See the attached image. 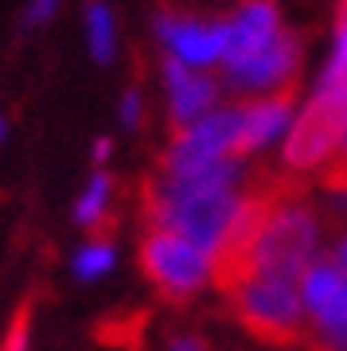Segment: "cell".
<instances>
[{"label": "cell", "instance_id": "obj_5", "mask_svg": "<svg viewBox=\"0 0 347 351\" xmlns=\"http://www.w3.org/2000/svg\"><path fill=\"white\" fill-rule=\"evenodd\" d=\"M141 269L164 301H191L211 281V254L191 246L180 234L149 230L141 242Z\"/></svg>", "mask_w": 347, "mask_h": 351}, {"label": "cell", "instance_id": "obj_15", "mask_svg": "<svg viewBox=\"0 0 347 351\" xmlns=\"http://www.w3.org/2000/svg\"><path fill=\"white\" fill-rule=\"evenodd\" d=\"M320 176H324V188L328 191H347V121H344V133H339L332 164H328Z\"/></svg>", "mask_w": 347, "mask_h": 351}, {"label": "cell", "instance_id": "obj_12", "mask_svg": "<svg viewBox=\"0 0 347 351\" xmlns=\"http://www.w3.org/2000/svg\"><path fill=\"white\" fill-rule=\"evenodd\" d=\"M110 215H113V176L94 172L90 184L82 188V195H78L75 219L82 226H90V230H101V226L110 223Z\"/></svg>", "mask_w": 347, "mask_h": 351}, {"label": "cell", "instance_id": "obj_14", "mask_svg": "<svg viewBox=\"0 0 347 351\" xmlns=\"http://www.w3.org/2000/svg\"><path fill=\"white\" fill-rule=\"evenodd\" d=\"M106 269H113V246L106 239L86 242V246L78 250V258H75V274L86 277V281H94V277H101Z\"/></svg>", "mask_w": 347, "mask_h": 351}, {"label": "cell", "instance_id": "obj_4", "mask_svg": "<svg viewBox=\"0 0 347 351\" xmlns=\"http://www.w3.org/2000/svg\"><path fill=\"white\" fill-rule=\"evenodd\" d=\"M238 141H242V106H219L207 117H199L195 125L176 129L160 156V172L180 176L219 160H242Z\"/></svg>", "mask_w": 347, "mask_h": 351}, {"label": "cell", "instance_id": "obj_9", "mask_svg": "<svg viewBox=\"0 0 347 351\" xmlns=\"http://www.w3.org/2000/svg\"><path fill=\"white\" fill-rule=\"evenodd\" d=\"M297 117V98L293 94H270V98H250L242 101V141L238 156H254L273 145H281Z\"/></svg>", "mask_w": 347, "mask_h": 351}, {"label": "cell", "instance_id": "obj_20", "mask_svg": "<svg viewBox=\"0 0 347 351\" xmlns=\"http://www.w3.org/2000/svg\"><path fill=\"white\" fill-rule=\"evenodd\" d=\"M335 269H339V277H344V281H347V230H344V239H339V242H335Z\"/></svg>", "mask_w": 347, "mask_h": 351}, {"label": "cell", "instance_id": "obj_17", "mask_svg": "<svg viewBox=\"0 0 347 351\" xmlns=\"http://www.w3.org/2000/svg\"><path fill=\"white\" fill-rule=\"evenodd\" d=\"M59 4H62V0H27V8H24V24H27V27L47 24L51 16L59 12Z\"/></svg>", "mask_w": 347, "mask_h": 351}, {"label": "cell", "instance_id": "obj_16", "mask_svg": "<svg viewBox=\"0 0 347 351\" xmlns=\"http://www.w3.org/2000/svg\"><path fill=\"white\" fill-rule=\"evenodd\" d=\"M141 117H145V94L136 86L125 90V98H121V125L125 129H136L141 125Z\"/></svg>", "mask_w": 347, "mask_h": 351}, {"label": "cell", "instance_id": "obj_8", "mask_svg": "<svg viewBox=\"0 0 347 351\" xmlns=\"http://www.w3.org/2000/svg\"><path fill=\"white\" fill-rule=\"evenodd\" d=\"M164 78V98H168V117H172L176 129L195 125L199 117H207L211 110L223 106V78L215 71H191L184 63H172L164 59L160 66Z\"/></svg>", "mask_w": 347, "mask_h": 351}, {"label": "cell", "instance_id": "obj_7", "mask_svg": "<svg viewBox=\"0 0 347 351\" xmlns=\"http://www.w3.org/2000/svg\"><path fill=\"white\" fill-rule=\"evenodd\" d=\"M344 121L347 117L328 110L324 101L309 98L297 110L285 141H281V172L293 176V180H297V176H309V172H324L335 156Z\"/></svg>", "mask_w": 347, "mask_h": 351}, {"label": "cell", "instance_id": "obj_13", "mask_svg": "<svg viewBox=\"0 0 347 351\" xmlns=\"http://www.w3.org/2000/svg\"><path fill=\"white\" fill-rule=\"evenodd\" d=\"M141 328H145V313H133V316H110V320H101L98 328V339L106 343V348L121 351L136 348V336H141Z\"/></svg>", "mask_w": 347, "mask_h": 351}, {"label": "cell", "instance_id": "obj_10", "mask_svg": "<svg viewBox=\"0 0 347 351\" xmlns=\"http://www.w3.org/2000/svg\"><path fill=\"white\" fill-rule=\"evenodd\" d=\"M312 98L324 101L328 110H335L339 117H347V0H335L332 16V47L324 59V71L316 78Z\"/></svg>", "mask_w": 347, "mask_h": 351}, {"label": "cell", "instance_id": "obj_11", "mask_svg": "<svg viewBox=\"0 0 347 351\" xmlns=\"http://www.w3.org/2000/svg\"><path fill=\"white\" fill-rule=\"evenodd\" d=\"M82 32L94 63H113L117 55V12L106 0H86L82 4Z\"/></svg>", "mask_w": 347, "mask_h": 351}, {"label": "cell", "instance_id": "obj_2", "mask_svg": "<svg viewBox=\"0 0 347 351\" xmlns=\"http://www.w3.org/2000/svg\"><path fill=\"white\" fill-rule=\"evenodd\" d=\"M226 20V55L219 66L226 90L242 98L293 94L300 59V36L285 24L277 0H235Z\"/></svg>", "mask_w": 347, "mask_h": 351}, {"label": "cell", "instance_id": "obj_22", "mask_svg": "<svg viewBox=\"0 0 347 351\" xmlns=\"http://www.w3.org/2000/svg\"><path fill=\"white\" fill-rule=\"evenodd\" d=\"M4 137H8V121H4V113H0V145H4Z\"/></svg>", "mask_w": 347, "mask_h": 351}, {"label": "cell", "instance_id": "obj_1", "mask_svg": "<svg viewBox=\"0 0 347 351\" xmlns=\"http://www.w3.org/2000/svg\"><path fill=\"white\" fill-rule=\"evenodd\" d=\"M246 184L242 160H219L180 176L160 172L145 184V223L149 230L180 234L191 246L215 254L246 207Z\"/></svg>", "mask_w": 347, "mask_h": 351}, {"label": "cell", "instance_id": "obj_3", "mask_svg": "<svg viewBox=\"0 0 347 351\" xmlns=\"http://www.w3.org/2000/svg\"><path fill=\"white\" fill-rule=\"evenodd\" d=\"M226 301L235 308L238 324L246 328L254 339L270 343V348H293V343L304 339L309 316H304V301H300L297 281L254 274L235 293H226Z\"/></svg>", "mask_w": 347, "mask_h": 351}, {"label": "cell", "instance_id": "obj_6", "mask_svg": "<svg viewBox=\"0 0 347 351\" xmlns=\"http://www.w3.org/2000/svg\"><path fill=\"white\" fill-rule=\"evenodd\" d=\"M156 43L164 47V59L184 63L191 71H219L226 55V20L223 16H199L176 4H164L152 16Z\"/></svg>", "mask_w": 347, "mask_h": 351}, {"label": "cell", "instance_id": "obj_21", "mask_svg": "<svg viewBox=\"0 0 347 351\" xmlns=\"http://www.w3.org/2000/svg\"><path fill=\"white\" fill-rule=\"evenodd\" d=\"M110 149H113V145H110V137H101L98 145H94V160H98V164H106V156H110Z\"/></svg>", "mask_w": 347, "mask_h": 351}, {"label": "cell", "instance_id": "obj_18", "mask_svg": "<svg viewBox=\"0 0 347 351\" xmlns=\"http://www.w3.org/2000/svg\"><path fill=\"white\" fill-rule=\"evenodd\" d=\"M27 308H20L12 320V328H8V339H4V351H27Z\"/></svg>", "mask_w": 347, "mask_h": 351}, {"label": "cell", "instance_id": "obj_19", "mask_svg": "<svg viewBox=\"0 0 347 351\" xmlns=\"http://www.w3.org/2000/svg\"><path fill=\"white\" fill-rule=\"evenodd\" d=\"M168 351H207V339L195 336V332H184V336H176L168 343Z\"/></svg>", "mask_w": 347, "mask_h": 351}]
</instances>
